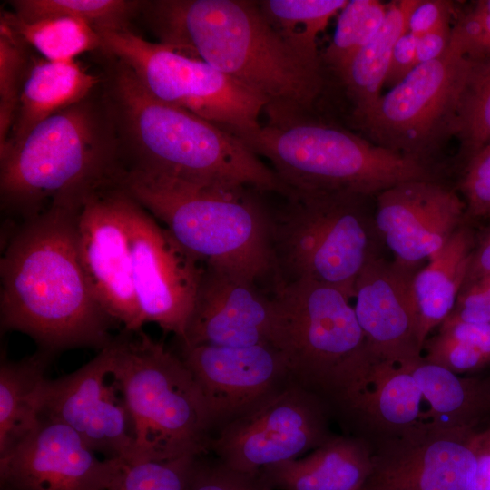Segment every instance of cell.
Wrapping results in <instances>:
<instances>
[{
	"mask_svg": "<svg viewBox=\"0 0 490 490\" xmlns=\"http://www.w3.org/2000/svg\"><path fill=\"white\" fill-rule=\"evenodd\" d=\"M445 321L490 322V273L461 288Z\"/></svg>",
	"mask_w": 490,
	"mask_h": 490,
	"instance_id": "ab89813d",
	"label": "cell"
},
{
	"mask_svg": "<svg viewBox=\"0 0 490 490\" xmlns=\"http://www.w3.org/2000/svg\"><path fill=\"white\" fill-rule=\"evenodd\" d=\"M475 235L472 224L463 223L413 278L412 294L422 347L429 333L439 327L454 309L466 278Z\"/></svg>",
	"mask_w": 490,
	"mask_h": 490,
	"instance_id": "d4e9b609",
	"label": "cell"
},
{
	"mask_svg": "<svg viewBox=\"0 0 490 490\" xmlns=\"http://www.w3.org/2000/svg\"><path fill=\"white\" fill-rule=\"evenodd\" d=\"M124 172L114 121L101 84L0 152L1 209L21 221L51 205L81 206L118 187Z\"/></svg>",
	"mask_w": 490,
	"mask_h": 490,
	"instance_id": "277c9868",
	"label": "cell"
},
{
	"mask_svg": "<svg viewBox=\"0 0 490 490\" xmlns=\"http://www.w3.org/2000/svg\"><path fill=\"white\" fill-rule=\"evenodd\" d=\"M125 463L110 490H189L197 458Z\"/></svg>",
	"mask_w": 490,
	"mask_h": 490,
	"instance_id": "d590c367",
	"label": "cell"
},
{
	"mask_svg": "<svg viewBox=\"0 0 490 490\" xmlns=\"http://www.w3.org/2000/svg\"><path fill=\"white\" fill-rule=\"evenodd\" d=\"M273 299V345L284 354L293 381L338 409L376 360L350 299L308 279L277 285Z\"/></svg>",
	"mask_w": 490,
	"mask_h": 490,
	"instance_id": "ba28073f",
	"label": "cell"
},
{
	"mask_svg": "<svg viewBox=\"0 0 490 490\" xmlns=\"http://www.w3.org/2000/svg\"><path fill=\"white\" fill-rule=\"evenodd\" d=\"M142 323L184 338L204 265L121 188Z\"/></svg>",
	"mask_w": 490,
	"mask_h": 490,
	"instance_id": "4fadbf2b",
	"label": "cell"
},
{
	"mask_svg": "<svg viewBox=\"0 0 490 490\" xmlns=\"http://www.w3.org/2000/svg\"><path fill=\"white\" fill-rule=\"evenodd\" d=\"M284 197V206L272 215L278 285L308 279L354 298L363 269L383 257L374 197L299 190H290Z\"/></svg>",
	"mask_w": 490,
	"mask_h": 490,
	"instance_id": "9c48e42d",
	"label": "cell"
},
{
	"mask_svg": "<svg viewBox=\"0 0 490 490\" xmlns=\"http://www.w3.org/2000/svg\"><path fill=\"white\" fill-rule=\"evenodd\" d=\"M471 60L452 34L439 58L417 64L365 113L352 117L371 142L429 165L444 142L454 137Z\"/></svg>",
	"mask_w": 490,
	"mask_h": 490,
	"instance_id": "8fae6325",
	"label": "cell"
},
{
	"mask_svg": "<svg viewBox=\"0 0 490 490\" xmlns=\"http://www.w3.org/2000/svg\"><path fill=\"white\" fill-rule=\"evenodd\" d=\"M416 42L417 38L408 32L398 39L392 53L384 86H396L416 68Z\"/></svg>",
	"mask_w": 490,
	"mask_h": 490,
	"instance_id": "b9f144b4",
	"label": "cell"
},
{
	"mask_svg": "<svg viewBox=\"0 0 490 490\" xmlns=\"http://www.w3.org/2000/svg\"><path fill=\"white\" fill-rule=\"evenodd\" d=\"M268 122L240 140L265 157L289 190L347 191L376 197L434 169L382 148L311 113H267Z\"/></svg>",
	"mask_w": 490,
	"mask_h": 490,
	"instance_id": "52a82bcc",
	"label": "cell"
},
{
	"mask_svg": "<svg viewBox=\"0 0 490 490\" xmlns=\"http://www.w3.org/2000/svg\"><path fill=\"white\" fill-rule=\"evenodd\" d=\"M112 378L131 423L129 463L204 456L214 435L209 407L180 355L142 329L113 339Z\"/></svg>",
	"mask_w": 490,
	"mask_h": 490,
	"instance_id": "8992f818",
	"label": "cell"
},
{
	"mask_svg": "<svg viewBox=\"0 0 490 490\" xmlns=\"http://www.w3.org/2000/svg\"><path fill=\"white\" fill-rule=\"evenodd\" d=\"M458 190L466 204V222L490 218V142L462 168Z\"/></svg>",
	"mask_w": 490,
	"mask_h": 490,
	"instance_id": "8d00e7d4",
	"label": "cell"
},
{
	"mask_svg": "<svg viewBox=\"0 0 490 490\" xmlns=\"http://www.w3.org/2000/svg\"><path fill=\"white\" fill-rule=\"evenodd\" d=\"M258 5L278 34L303 60L322 64L318 35L347 0H262Z\"/></svg>",
	"mask_w": 490,
	"mask_h": 490,
	"instance_id": "f1b7e54d",
	"label": "cell"
},
{
	"mask_svg": "<svg viewBox=\"0 0 490 490\" xmlns=\"http://www.w3.org/2000/svg\"><path fill=\"white\" fill-rule=\"evenodd\" d=\"M477 465L467 490H490V426L475 436Z\"/></svg>",
	"mask_w": 490,
	"mask_h": 490,
	"instance_id": "ee69618b",
	"label": "cell"
},
{
	"mask_svg": "<svg viewBox=\"0 0 490 490\" xmlns=\"http://www.w3.org/2000/svg\"><path fill=\"white\" fill-rule=\"evenodd\" d=\"M276 308L258 284L204 266L183 346L272 344Z\"/></svg>",
	"mask_w": 490,
	"mask_h": 490,
	"instance_id": "ffe728a7",
	"label": "cell"
},
{
	"mask_svg": "<svg viewBox=\"0 0 490 490\" xmlns=\"http://www.w3.org/2000/svg\"><path fill=\"white\" fill-rule=\"evenodd\" d=\"M427 403L425 421L441 427L480 430L490 417V377H463L419 359L405 363Z\"/></svg>",
	"mask_w": 490,
	"mask_h": 490,
	"instance_id": "484cf974",
	"label": "cell"
},
{
	"mask_svg": "<svg viewBox=\"0 0 490 490\" xmlns=\"http://www.w3.org/2000/svg\"><path fill=\"white\" fill-rule=\"evenodd\" d=\"M420 268L379 257L357 279L354 309L376 359L402 364L423 357L412 294L413 278Z\"/></svg>",
	"mask_w": 490,
	"mask_h": 490,
	"instance_id": "44dd1931",
	"label": "cell"
},
{
	"mask_svg": "<svg viewBox=\"0 0 490 490\" xmlns=\"http://www.w3.org/2000/svg\"><path fill=\"white\" fill-rule=\"evenodd\" d=\"M180 357L203 394L214 434L294 382L284 354L272 344L181 345Z\"/></svg>",
	"mask_w": 490,
	"mask_h": 490,
	"instance_id": "ac0fdd59",
	"label": "cell"
},
{
	"mask_svg": "<svg viewBox=\"0 0 490 490\" xmlns=\"http://www.w3.org/2000/svg\"><path fill=\"white\" fill-rule=\"evenodd\" d=\"M124 462L99 457L66 425H38L0 455V483L11 490H110Z\"/></svg>",
	"mask_w": 490,
	"mask_h": 490,
	"instance_id": "e0dca14e",
	"label": "cell"
},
{
	"mask_svg": "<svg viewBox=\"0 0 490 490\" xmlns=\"http://www.w3.org/2000/svg\"><path fill=\"white\" fill-rule=\"evenodd\" d=\"M375 199L380 240L404 266L420 267L466 222L462 196L437 179L404 181Z\"/></svg>",
	"mask_w": 490,
	"mask_h": 490,
	"instance_id": "d6986e66",
	"label": "cell"
},
{
	"mask_svg": "<svg viewBox=\"0 0 490 490\" xmlns=\"http://www.w3.org/2000/svg\"><path fill=\"white\" fill-rule=\"evenodd\" d=\"M54 356L39 350L20 360L2 356L0 365V455L40 422L41 392Z\"/></svg>",
	"mask_w": 490,
	"mask_h": 490,
	"instance_id": "4316f807",
	"label": "cell"
},
{
	"mask_svg": "<svg viewBox=\"0 0 490 490\" xmlns=\"http://www.w3.org/2000/svg\"><path fill=\"white\" fill-rule=\"evenodd\" d=\"M328 413L318 397L291 382L220 428L211 452L229 468L258 474L264 467L301 457L332 438Z\"/></svg>",
	"mask_w": 490,
	"mask_h": 490,
	"instance_id": "7c38bea8",
	"label": "cell"
},
{
	"mask_svg": "<svg viewBox=\"0 0 490 490\" xmlns=\"http://www.w3.org/2000/svg\"><path fill=\"white\" fill-rule=\"evenodd\" d=\"M1 20L48 61H74L83 53L102 48L97 31L81 19L49 17L26 22L11 12H5Z\"/></svg>",
	"mask_w": 490,
	"mask_h": 490,
	"instance_id": "f546056e",
	"label": "cell"
},
{
	"mask_svg": "<svg viewBox=\"0 0 490 490\" xmlns=\"http://www.w3.org/2000/svg\"><path fill=\"white\" fill-rule=\"evenodd\" d=\"M26 43L0 22V148L13 125L22 85L29 66Z\"/></svg>",
	"mask_w": 490,
	"mask_h": 490,
	"instance_id": "e575fe53",
	"label": "cell"
},
{
	"mask_svg": "<svg viewBox=\"0 0 490 490\" xmlns=\"http://www.w3.org/2000/svg\"><path fill=\"white\" fill-rule=\"evenodd\" d=\"M113 363L112 341L73 373L46 378L41 392V417L71 427L103 457L129 463L133 455L132 433L123 401L116 397V385L108 384Z\"/></svg>",
	"mask_w": 490,
	"mask_h": 490,
	"instance_id": "2e32d148",
	"label": "cell"
},
{
	"mask_svg": "<svg viewBox=\"0 0 490 490\" xmlns=\"http://www.w3.org/2000/svg\"><path fill=\"white\" fill-rule=\"evenodd\" d=\"M75 235L80 264L98 303L123 330L142 329L120 187L100 191L83 201Z\"/></svg>",
	"mask_w": 490,
	"mask_h": 490,
	"instance_id": "9a60e30c",
	"label": "cell"
},
{
	"mask_svg": "<svg viewBox=\"0 0 490 490\" xmlns=\"http://www.w3.org/2000/svg\"><path fill=\"white\" fill-rule=\"evenodd\" d=\"M452 34L470 58H490V0L473 2L457 16Z\"/></svg>",
	"mask_w": 490,
	"mask_h": 490,
	"instance_id": "74e56055",
	"label": "cell"
},
{
	"mask_svg": "<svg viewBox=\"0 0 490 490\" xmlns=\"http://www.w3.org/2000/svg\"><path fill=\"white\" fill-rule=\"evenodd\" d=\"M140 13L159 43L262 96L265 113H311L324 85L322 64L294 53L257 1H142Z\"/></svg>",
	"mask_w": 490,
	"mask_h": 490,
	"instance_id": "3957f363",
	"label": "cell"
},
{
	"mask_svg": "<svg viewBox=\"0 0 490 490\" xmlns=\"http://www.w3.org/2000/svg\"><path fill=\"white\" fill-rule=\"evenodd\" d=\"M371 446L357 436H334L303 457L261 469L269 490H362L371 470Z\"/></svg>",
	"mask_w": 490,
	"mask_h": 490,
	"instance_id": "603a6c76",
	"label": "cell"
},
{
	"mask_svg": "<svg viewBox=\"0 0 490 490\" xmlns=\"http://www.w3.org/2000/svg\"><path fill=\"white\" fill-rule=\"evenodd\" d=\"M119 187L204 266L259 285L278 282L272 215L250 189L124 172Z\"/></svg>",
	"mask_w": 490,
	"mask_h": 490,
	"instance_id": "5b68a950",
	"label": "cell"
},
{
	"mask_svg": "<svg viewBox=\"0 0 490 490\" xmlns=\"http://www.w3.org/2000/svg\"><path fill=\"white\" fill-rule=\"evenodd\" d=\"M1 490H11V489H8V488H2V487H1Z\"/></svg>",
	"mask_w": 490,
	"mask_h": 490,
	"instance_id": "bcb514c9",
	"label": "cell"
},
{
	"mask_svg": "<svg viewBox=\"0 0 490 490\" xmlns=\"http://www.w3.org/2000/svg\"><path fill=\"white\" fill-rule=\"evenodd\" d=\"M477 431L424 420L371 444V470L362 490H467L477 465Z\"/></svg>",
	"mask_w": 490,
	"mask_h": 490,
	"instance_id": "5bb4252c",
	"label": "cell"
},
{
	"mask_svg": "<svg viewBox=\"0 0 490 490\" xmlns=\"http://www.w3.org/2000/svg\"><path fill=\"white\" fill-rule=\"evenodd\" d=\"M17 18L32 22L49 17L83 20L95 30L129 26L140 14L142 1L126 0H15L10 2Z\"/></svg>",
	"mask_w": 490,
	"mask_h": 490,
	"instance_id": "d6a6232c",
	"label": "cell"
},
{
	"mask_svg": "<svg viewBox=\"0 0 490 490\" xmlns=\"http://www.w3.org/2000/svg\"><path fill=\"white\" fill-rule=\"evenodd\" d=\"M451 21H446L417 38V64L436 60L447 49L452 34Z\"/></svg>",
	"mask_w": 490,
	"mask_h": 490,
	"instance_id": "7bdbcfd3",
	"label": "cell"
},
{
	"mask_svg": "<svg viewBox=\"0 0 490 490\" xmlns=\"http://www.w3.org/2000/svg\"><path fill=\"white\" fill-rule=\"evenodd\" d=\"M417 2L396 0L388 3L385 20L377 33L338 76L352 101V117L365 113L381 96L394 47L407 32L408 18Z\"/></svg>",
	"mask_w": 490,
	"mask_h": 490,
	"instance_id": "83f0119b",
	"label": "cell"
},
{
	"mask_svg": "<svg viewBox=\"0 0 490 490\" xmlns=\"http://www.w3.org/2000/svg\"><path fill=\"white\" fill-rule=\"evenodd\" d=\"M189 490H269L258 474L241 473L215 459L197 458Z\"/></svg>",
	"mask_w": 490,
	"mask_h": 490,
	"instance_id": "f35d334b",
	"label": "cell"
},
{
	"mask_svg": "<svg viewBox=\"0 0 490 490\" xmlns=\"http://www.w3.org/2000/svg\"><path fill=\"white\" fill-rule=\"evenodd\" d=\"M102 83L75 60H31L20 92L15 120L0 152L19 142L35 125L83 100Z\"/></svg>",
	"mask_w": 490,
	"mask_h": 490,
	"instance_id": "cb8c5ba5",
	"label": "cell"
},
{
	"mask_svg": "<svg viewBox=\"0 0 490 490\" xmlns=\"http://www.w3.org/2000/svg\"><path fill=\"white\" fill-rule=\"evenodd\" d=\"M387 12L377 0H350L340 10L333 37L321 54L322 64L338 76L350 60L375 36Z\"/></svg>",
	"mask_w": 490,
	"mask_h": 490,
	"instance_id": "836d02e7",
	"label": "cell"
},
{
	"mask_svg": "<svg viewBox=\"0 0 490 490\" xmlns=\"http://www.w3.org/2000/svg\"><path fill=\"white\" fill-rule=\"evenodd\" d=\"M423 401L405 363L376 359L338 411L371 445L398 436L424 421Z\"/></svg>",
	"mask_w": 490,
	"mask_h": 490,
	"instance_id": "7402d4cb",
	"label": "cell"
},
{
	"mask_svg": "<svg viewBox=\"0 0 490 490\" xmlns=\"http://www.w3.org/2000/svg\"><path fill=\"white\" fill-rule=\"evenodd\" d=\"M102 54L101 89L114 121L124 172L282 196L289 192L273 169L237 137L158 100L124 64Z\"/></svg>",
	"mask_w": 490,
	"mask_h": 490,
	"instance_id": "7a4b0ae2",
	"label": "cell"
},
{
	"mask_svg": "<svg viewBox=\"0 0 490 490\" xmlns=\"http://www.w3.org/2000/svg\"><path fill=\"white\" fill-rule=\"evenodd\" d=\"M423 358L455 374L472 373L490 364V322H443L427 338Z\"/></svg>",
	"mask_w": 490,
	"mask_h": 490,
	"instance_id": "4dcf8cb0",
	"label": "cell"
},
{
	"mask_svg": "<svg viewBox=\"0 0 490 490\" xmlns=\"http://www.w3.org/2000/svg\"><path fill=\"white\" fill-rule=\"evenodd\" d=\"M490 273V225L475 235L463 286Z\"/></svg>",
	"mask_w": 490,
	"mask_h": 490,
	"instance_id": "f6af8a7d",
	"label": "cell"
},
{
	"mask_svg": "<svg viewBox=\"0 0 490 490\" xmlns=\"http://www.w3.org/2000/svg\"><path fill=\"white\" fill-rule=\"evenodd\" d=\"M454 137L462 168L490 142V58H470Z\"/></svg>",
	"mask_w": 490,
	"mask_h": 490,
	"instance_id": "1f68e13d",
	"label": "cell"
},
{
	"mask_svg": "<svg viewBox=\"0 0 490 490\" xmlns=\"http://www.w3.org/2000/svg\"><path fill=\"white\" fill-rule=\"evenodd\" d=\"M454 12L452 2L418 0L409 15L407 32L418 38L443 23L451 21Z\"/></svg>",
	"mask_w": 490,
	"mask_h": 490,
	"instance_id": "60d3db41",
	"label": "cell"
},
{
	"mask_svg": "<svg viewBox=\"0 0 490 490\" xmlns=\"http://www.w3.org/2000/svg\"><path fill=\"white\" fill-rule=\"evenodd\" d=\"M80 207L52 205L16 224L0 260L1 331L25 334L52 356L77 348L101 350L118 324L94 298L80 264Z\"/></svg>",
	"mask_w": 490,
	"mask_h": 490,
	"instance_id": "6da1fadb",
	"label": "cell"
},
{
	"mask_svg": "<svg viewBox=\"0 0 490 490\" xmlns=\"http://www.w3.org/2000/svg\"><path fill=\"white\" fill-rule=\"evenodd\" d=\"M102 54L124 64L158 100L244 139L257 132L268 102L209 64L152 43L129 26L96 30Z\"/></svg>",
	"mask_w": 490,
	"mask_h": 490,
	"instance_id": "30bf717a",
	"label": "cell"
}]
</instances>
